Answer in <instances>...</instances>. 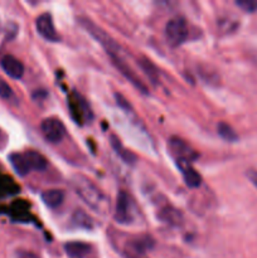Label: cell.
<instances>
[{
	"instance_id": "9a60e30c",
	"label": "cell",
	"mask_w": 257,
	"mask_h": 258,
	"mask_svg": "<svg viewBox=\"0 0 257 258\" xmlns=\"http://www.w3.org/2000/svg\"><path fill=\"white\" fill-rule=\"evenodd\" d=\"M110 140H111V145H112V148L115 149V151L117 153V155L120 156L121 160L125 161V163L128 164V165H134V164L136 163L135 154L126 150V149L122 146V144H121V141L118 140L115 135H111Z\"/></svg>"
},
{
	"instance_id": "ac0fdd59",
	"label": "cell",
	"mask_w": 257,
	"mask_h": 258,
	"mask_svg": "<svg viewBox=\"0 0 257 258\" xmlns=\"http://www.w3.org/2000/svg\"><path fill=\"white\" fill-rule=\"evenodd\" d=\"M72 223L75 226L81 227V228H92L93 221L87 216L86 213H83L82 211H76L72 216Z\"/></svg>"
},
{
	"instance_id": "7c38bea8",
	"label": "cell",
	"mask_w": 257,
	"mask_h": 258,
	"mask_svg": "<svg viewBox=\"0 0 257 258\" xmlns=\"http://www.w3.org/2000/svg\"><path fill=\"white\" fill-rule=\"evenodd\" d=\"M23 154H24L25 160H27L28 165H29L30 171H44L48 168V160L44 158V155H42L38 151L29 150Z\"/></svg>"
},
{
	"instance_id": "44dd1931",
	"label": "cell",
	"mask_w": 257,
	"mask_h": 258,
	"mask_svg": "<svg viewBox=\"0 0 257 258\" xmlns=\"http://www.w3.org/2000/svg\"><path fill=\"white\" fill-rule=\"evenodd\" d=\"M0 97L7 101H12L15 98L12 87L4 80H0Z\"/></svg>"
},
{
	"instance_id": "d6986e66",
	"label": "cell",
	"mask_w": 257,
	"mask_h": 258,
	"mask_svg": "<svg viewBox=\"0 0 257 258\" xmlns=\"http://www.w3.org/2000/svg\"><path fill=\"white\" fill-rule=\"evenodd\" d=\"M139 64H140L141 70L145 72V75L148 76L149 78H150V81L153 83H156L159 80V71L158 68L155 67V66L153 64V62H150L149 59H143L139 62Z\"/></svg>"
},
{
	"instance_id": "3957f363",
	"label": "cell",
	"mask_w": 257,
	"mask_h": 258,
	"mask_svg": "<svg viewBox=\"0 0 257 258\" xmlns=\"http://www.w3.org/2000/svg\"><path fill=\"white\" fill-rule=\"evenodd\" d=\"M164 34H165L166 43H168L170 47L175 48L183 44V43L188 39L189 35V28L185 19L181 17L171 18V19L166 23Z\"/></svg>"
},
{
	"instance_id": "7a4b0ae2",
	"label": "cell",
	"mask_w": 257,
	"mask_h": 258,
	"mask_svg": "<svg viewBox=\"0 0 257 258\" xmlns=\"http://www.w3.org/2000/svg\"><path fill=\"white\" fill-rule=\"evenodd\" d=\"M80 22L81 24H82V27L85 28V29L87 30V32L90 33L101 45H102L103 49L106 50V53L110 55L111 59H112V58L123 57V52L122 49H121L120 44H118L110 34H107L102 28L98 27L97 24H95V23L91 19H88V18H81Z\"/></svg>"
},
{
	"instance_id": "5b68a950",
	"label": "cell",
	"mask_w": 257,
	"mask_h": 258,
	"mask_svg": "<svg viewBox=\"0 0 257 258\" xmlns=\"http://www.w3.org/2000/svg\"><path fill=\"white\" fill-rule=\"evenodd\" d=\"M40 131L45 140L50 144H59L66 136V127L62 121L57 117L44 118L40 123Z\"/></svg>"
},
{
	"instance_id": "9c48e42d",
	"label": "cell",
	"mask_w": 257,
	"mask_h": 258,
	"mask_svg": "<svg viewBox=\"0 0 257 258\" xmlns=\"http://www.w3.org/2000/svg\"><path fill=\"white\" fill-rule=\"evenodd\" d=\"M169 149H170V153L175 156V160L184 159V160L193 161L197 158V154L194 153L193 149L183 139L175 138V136L169 140Z\"/></svg>"
},
{
	"instance_id": "603a6c76",
	"label": "cell",
	"mask_w": 257,
	"mask_h": 258,
	"mask_svg": "<svg viewBox=\"0 0 257 258\" xmlns=\"http://www.w3.org/2000/svg\"><path fill=\"white\" fill-rule=\"evenodd\" d=\"M17 258H39L37 256V254L34 253V252H30V251H23V249H20V251L17 252Z\"/></svg>"
},
{
	"instance_id": "4fadbf2b",
	"label": "cell",
	"mask_w": 257,
	"mask_h": 258,
	"mask_svg": "<svg viewBox=\"0 0 257 258\" xmlns=\"http://www.w3.org/2000/svg\"><path fill=\"white\" fill-rule=\"evenodd\" d=\"M159 218L164 223L169 224V226H179L183 222V216H181L180 212L170 206L164 207L163 209H160V212H159Z\"/></svg>"
},
{
	"instance_id": "30bf717a",
	"label": "cell",
	"mask_w": 257,
	"mask_h": 258,
	"mask_svg": "<svg viewBox=\"0 0 257 258\" xmlns=\"http://www.w3.org/2000/svg\"><path fill=\"white\" fill-rule=\"evenodd\" d=\"M3 71L13 80H20L24 75V64L12 54H7L0 60Z\"/></svg>"
},
{
	"instance_id": "8992f818",
	"label": "cell",
	"mask_w": 257,
	"mask_h": 258,
	"mask_svg": "<svg viewBox=\"0 0 257 258\" xmlns=\"http://www.w3.org/2000/svg\"><path fill=\"white\" fill-rule=\"evenodd\" d=\"M35 28H37V32L39 33V35L42 38H44L48 42L57 43L60 40L59 34L57 33L54 27V23H53V18L49 13H43L35 20Z\"/></svg>"
},
{
	"instance_id": "ffe728a7",
	"label": "cell",
	"mask_w": 257,
	"mask_h": 258,
	"mask_svg": "<svg viewBox=\"0 0 257 258\" xmlns=\"http://www.w3.org/2000/svg\"><path fill=\"white\" fill-rule=\"evenodd\" d=\"M236 5L246 13L257 12V0H237Z\"/></svg>"
},
{
	"instance_id": "52a82bcc",
	"label": "cell",
	"mask_w": 257,
	"mask_h": 258,
	"mask_svg": "<svg viewBox=\"0 0 257 258\" xmlns=\"http://www.w3.org/2000/svg\"><path fill=\"white\" fill-rule=\"evenodd\" d=\"M176 161V166L180 170L181 175H183L184 181H185L186 186L191 189H197L202 185V176L196 169L191 165V161L184 160V159H178Z\"/></svg>"
},
{
	"instance_id": "5bb4252c",
	"label": "cell",
	"mask_w": 257,
	"mask_h": 258,
	"mask_svg": "<svg viewBox=\"0 0 257 258\" xmlns=\"http://www.w3.org/2000/svg\"><path fill=\"white\" fill-rule=\"evenodd\" d=\"M42 201L49 208H58L65 201V193L59 189H49L42 193Z\"/></svg>"
},
{
	"instance_id": "ba28073f",
	"label": "cell",
	"mask_w": 257,
	"mask_h": 258,
	"mask_svg": "<svg viewBox=\"0 0 257 258\" xmlns=\"http://www.w3.org/2000/svg\"><path fill=\"white\" fill-rule=\"evenodd\" d=\"M150 238L145 237V238H136L133 241H128L125 244L123 248V257L125 258H148L146 256V251L150 247Z\"/></svg>"
},
{
	"instance_id": "6da1fadb",
	"label": "cell",
	"mask_w": 257,
	"mask_h": 258,
	"mask_svg": "<svg viewBox=\"0 0 257 258\" xmlns=\"http://www.w3.org/2000/svg\"><path fill=\"white\" fill-rule=\"evenodd\" d=\"M71 185L83 203L96 213L105 214L110 209V201L103 191L91 179L82 174H76L71 178Z\"/></svg>"
},
{
	"instance_id": "8fae6325",
	"label": "cell",
	"mask_w": 257,
	"mask_h": 258,
	"mask_svg": "<svg viewBox=\"0 0 257 258\" xmlns=\"http://www.w3.org/2000/svg\"><path fill=\"white\" fill-rule=\"evenodd\" d=\"M65 251L71 258H85L91 252V246L82 241H71L65 244Z\"/></svg>"
},
{
	"instance_id": "277c9868",
	"label": "cell",
	"mask_w": 257,
	"mask_h": 258,
	"mask_svg": "<svg viewBox=\"0 0 257 258\" xmlns=\"http://www.w3.org/2000/svg\"><path fill=\"white\" fill-rule=\"evenodd\" d=\"M113 218L118 224H131L136 218V208L133 198L126 191H118Z\"/></svg>"
},
{
	"instance_id": "7402d4cb",
	"label": "cell",
	"mask_w": 257,
	"mask_h": 258,
	"mask_svg": "<svg viewBox=\"0 0 257 258\" xmlns=\"http://www.w3.org/2000/svg\"><path fill=\"white\" fill-rule=\"evenodd\" d=\"M247 178L253 184L254 188L257 189V168H252L249 170H247Z\"/></svg>"
},
{
	"instance_id": "e0dca14e",
	"label": "cell",
	"mask_w": 257,
	"mask_h": 258,
	"mask_svg": "<svg viewBox=\"0 0 257 258\" xmlns=\"http://www.w3.org/2000/svg\"><path fill=\"white\" fill-rule=\"evenodd\" d=\"M217 131H218V135L223 139L227 143H236L238 140V135L234 131V128L232 127L229 123L224 122V121H221L217 125Z\"/></svg>"
},
{
	"instance_id": "2e32d148",
	"label": "cell",
	"mask_w": 257,
	"mask_h": 258,
	"mask_svg": "<svg viewBox=\"0 0 257 258\" xmlns=\"http://www.w3.org/2000/svg\"><path fill=\"white\" fill-rule=\"evenodd\" d=\"M9 161L12 164L13 169L15 170V173L20 176H25L30 173L29 165H28L27 160H25L24 154L20 153H14L9 155Z\"/></svg>"
}]
</instances>
